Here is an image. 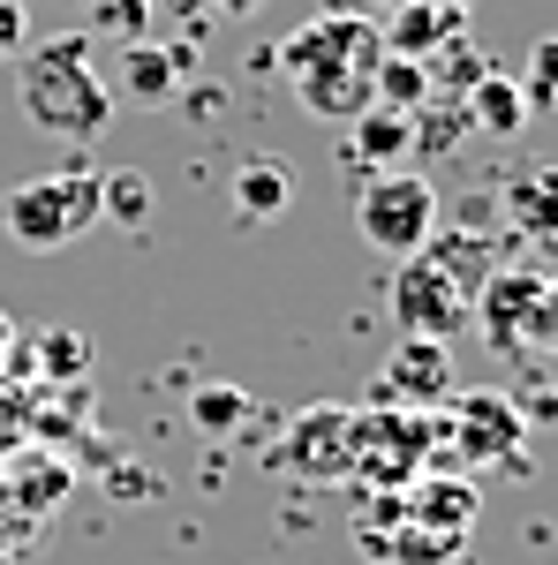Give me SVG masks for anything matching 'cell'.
Wrapping results in <instances>:
<instances>
[{"label": "cell", "mask_w": 558, "mask_h": 565, "mask_svg": "<svg viewBox=\"0 0 558 565\" xmlns=\"http://www.w3.org/2000/svg\"><path fill=\"white\" fill-rule=\"evenodd\" d=\"M378 61H386L378 23H362L347 8H325V15L302 23L295 39H280V76L295 84L302 114H317V121H355L370 106Z\"/></svg>", "instance_id": "1"}, {"label": "cell", "mask_w": 558, "mask_h": 565, "mask_svg": "<svg viewBox=\"0 0 558 565\" xmlns=\"http://www.w3.org/2000/svg\"><path fill=\"white\" fill-rule=\"evenodd\" d=\"M15 98H23V121L61 136V143H91V136H106V121H114V98H106L98 68H91L84 31L23 45L15 53Z\"/></svg>", "instance_id": "2"}, {"label": "cell", "mask_w": 558, "mask_h": 565, "mask_svg": "<svg viewBox=\"0 0 558 565\" xmlns=\"http://www.w3.org/2000/svg\"><path fill=\"white\" fill-rule=\"evenodd\" d=\"M0 226H8V242H15V249H31V257H53V249L84 242L91 226H98V167L69 159V167H53V174L8 189Z\"/></svg>", "instance_id": "3"}, {"label": "cell", "mask_w": 558, "mask_h": 565, "mask_svg": "<svg viewBox=\"0 0 558 565\" xmlns=\"http://www.w3.org/2000/svg\"><path fill=\"white\" fill-rule=\"evenodd\" d=\"M355 226H362L370 249H386V257H415L430 234H438V189H430V174H423V167H378V174H362Z\"/></svg>", "instance_id": "4"}, {"label": "cell", "mask_w": 558, "mask_h": 565, "mask_svg": "<svg viewBox=\"0 0 558 565\" xmlns=\"http://www.w3.org/2000/svg\"><path fill=\"white\" fill-rule=\"evenodd\" d=\"M468 302L475 295L430 257V249L400 257V279H392V317H400V332H415V340H453V332L468 324Z\"/></svg>", "instance_id": "5"}, {"label": "cell", "mask_w": 558, "mask_h": 565, "mask_svg": "<svg viewBox=\"0 0 558 565\" xmlns=\"http://www.w3.org/2000/svg\"><path fill=\"white\" fill-rule=\"evenodd\" d=\"M544 279H551V271H514V264H498V271L475 287L468 324L483 332L491 354H520V340H528V309H536V295H544Z\"/></svg>", "instance_id": "6"}, {"label": "cell", "mask_w": 558, "mask_h": 565, "mask_svg": "<svg viewBox=\"0 0 558 565\" xmlns=\"http://www.w3.org/2000/svg\"><path fill=\"white\" fill-rule=\"evenodd\" d=\"M453 445L468 460H520V407L506 392H453Z\"/></svg>", "instance_id": "7"}, {"label": "cell", "mask_w": 558, "mask_h": 565, "mask_svg": "<svg viewBox=\"0 0 558 565\" xmlns=\"http://www.w3.org/2000/svg\"><path fill=\"white\" fill-rule=\"evenodd\" d=\"M189 45H159V39H129L122 45V90H129L136 106H167L181 76H189Z\"/></svg>", "instance_id": "8"}, {"label": "cell", "mask_w": 558, "mask_h": 565, "mask_svg": "<svg viewBox=\"0 0 558 565\" xmlns=\"http://www.w3.org/2000/svg\"><path fill=\"white\" fill-rule=\"evenodd\" d=\"M498 212L520 234L558 242V167H514V174L498 181Z\"/></svg>", "instance_id": "9"}, {"label": "cell", "mask_w": 558, "mask_h": 565, "mask_svg": "<svg viewBox=\"0 0 558 565\" xmlns=\"http://www.w3.org/2000/svg\"><path fill=\"white\" fill-rule=\"evenodd\" d=\"M386 392H408V407H423V399H453L445 340H415V332H400V348H392V362H386Z\"/></svg>", "instance_id": "10"}, {"label": "cell", "mask_w": 558, "mask_h": 565, "mask_svg": "<svg viewBox=\"0 0 558 565\" xmlns=\"http://www.w3.org/2000/svg\"><path fill=\"white\" fill-rule=\"evenodd\" d=\"M287 204H295V167L287 159L257 151V159L234 167V212H242V226H272Z\"/></svg>", "instance_id": "11"}, {"label": "cell", "mask_w": 558, "mask_h": 565, "mask_svg": "<svg viewBox=\"0 0 558 565\" xmlns=\"http://www.w3.org/2000/svg\"><path fill=\"white\" fill-rule=\"evenodd\" d=\"M347 159H355V174L408 167V114H392V106H362V114L347 121Z\"/></svg>", "instance_id": "12"}, {"label": "cell", "mask_w": 558, "mask_h": 565, "mask_svg": "<svg viewBox=\"0 0 558 565\" xmlns=\"http://www.w3.org/2000/svg\"><path fill=\"white\" fill-rule=\"evenodd\" d=\"M453 31H468V15H453V8H438V0H400V8H392V23L378 31V39H386V53L423 61V53H438Z\"/></svg>", "instance_id": "13"}, {"label": "cell", "mask_w": 558, "mask_h": 565, "mask_svg": "<svg viewBox=\"0 0 558 565\" xmlns=\"http://www.w3.org/2000/svg\"><path fill=\"white\" fill-rule=\"evenodd\" d=\"M461 106H468V129L475 136H498V143H506V136L528 129V98H520V84H514V76H498V68H491L483 84L461 90Z\"/></svg>", "instance_id": "14"}, {"label": "cell", "mask_w": 558, "mask_h": 565, "mask_svg": "<svg viewBox=\"0 0 558 565\" xmlns=\"http://www.w3.org/2000/svg\"><path fill=\"white\" fill-rule=\"evenodd\" d=\"M415 513H423V527H438L445 543H461L475 521V490L468 482H445V476H430L423 490H415Z\"/></svg>", "instance_id": "15"}, {"label": "cell", "mask_w": 558, "mask_h": 565, "mask_svg": "<svg viewBox=\"0 0 558 565\" xmlns=\"http://www.w3.org/2000/svg\"><path fill=\"white\" fill-rule=\"evenodd\" d=\"M370 106H392V114L430 106V68H423V61H408V53H386L378 76H370Z\"/></svg>", "instance_id": "16"}, {"label": "cell", "mask_w": 558, "mask_h": 565, "mask_svg": "<svg viewBox=\"0 0 558 565\" xmlns=\"http://www.w3.org/2000/svg\"><path fill=\"white\" fill-rule=\"evenodd\" d=\"M98 218H114V226H144L151 218V181L144 174H98Z\"/></svg>", "instance_id": "17"}, {"label": "cell", "mask_w": 558, "mask_h": 565, "mask_svg": "<svg viewBox=\"0 0 558 565\" xmlns=\"http://www.w3.org/2000/svg\"><path fill=\"white\" fill-rule=\"evenodd\" d=\"M91 31L106 45H129V39H151V0H91L84 8Z\"/></svg>", "instance_id": "18"}, {"label": "cell", "mask_w": 558, "mask_h": 565, "mask_svg": "<svg viewBox=\"0 0 558 565\" xmlns=\"http://www.w3.org/2000/svg\"><path fill=\"white\" fill-rule=\"evenodd\" d=\"M39 370H45V377H84V370H91V340H84V332H69V324L39 332Z\"/></svg>", "instance_id": "19"}, {"label": "cell", "mask_w": 558, "mask_h": 565, "mask_svg": "<svg viewBox=\"0 0 558 565\" xmlns=\"http://www.w3.org/2000/svg\"><path fill=\"white\" fill-rule=\"evenodd\" d=\"M520 98H528V114H558V39L528 45V76H520Z\"/></svg>", "instance_id": "20"}, {"label": "cell", "mask_w": 558, "mask_h": 565, "mask_svg": "<svg viewBox=\"0 0 558 565\" xmlns=\"http://www.w3.org/2000/svg\"><path fill=\"white\" fill-rule=\"evenodd\" d=\"M242 407H250V399H242L234 385H204L197 399H189V423L219 437V430H234V423H242Z\"/></svg>", "instance_id": "21"}, {"label": "cell", "mask_w": 558, "mask_h": 565, "mask_svg": "<svg viewBox=\"0 0 558 565\" xmlns=\"http://www.w3.org/2000/svg\"><path fill=\"white\" fill-rule=\"evenodd\" d=\"M528 348L558 354V279H544V295H536V309H528V340H520V354Z\"/></svg>", "instance_id": "22"}, {"label": "cell", "mask_w": 558, "mask_h": 565, "mask_svg": "<svg viewBox=\"0 0 558 565\" xmlns=\"http://www.w3.org/2000/svg\"><path fill=\"white\" fill-rule=\"evenodd\" d=\"M23 468H31V476H15V498L31 490V505H53V498L69 490V468H61V460H23Z\"/></svg>", "instance_id": "23"}, {"label": "cell", "mask_w": 558, "mask_h": 565, "mask_svg": "<svg viewBox=\"0 0 558 565\" xmlns=\"http://www.w3.org/2000/svg\"><path fill=\"white\" fill-rule=\"evenodd\" d=\"M31 45V15H23V0H0V61H15Z\"/></svg>", "instance_id": "24"}, {"label": "cell", "mask_w": 558, "mask_h": 565, "mask_svg": "<svg viewBox=\"0 0 558 565\" xmlns=\"http://www.w3.org/2000/svg\"><path fill=\"white\" fill-rule=\"evenodd\" d=\"M204 8H219V15H257L264 0H204Z\"/></svg>", "instance_id": "25"}, {"label": "cell", "mask_w": 558, "mask_h": 565, "mask_svg": "<svg viewBox=\"0 0 558 565\" xmlns=\"http://www.w3.org/2000/svg\"><path fill=\"white\" fill-rule=\"evenodd\" d=\"M15 348V324H8V309H0V354Z\"/></svg>", "instance_id": "26"}, {"label": "cell", "mask_w": 558, "mask_h": 565, "mask_svg": "<svg viewBox=\"0 0 558 565\" xmlns=\"http://www.w3.org/2000/svg\"><path fill=\"white\" fill-rule=\"evenodd\" d=\"M438 8H453V15H468V8H475V0H438Z\"/></svg>", "instance_id": "27"}, {"label": "cell", "mask_w": 558, "mask_h": 565, "mask_svg": "<svg viewBox=\"0 0 558 565\" xmlns=\"http://www.w3.org/2000/svg\"><path fill=\"white\" fill-rule=\"evenodd\" d=\"M173 8H181V15H197V8H204V0H173Z\"/></svg>", "instance_id": "28"}, {"label": "cell", "mask_w": 558, "mask_h": 565, "mask_svg": "<svg viewBox=\"0 0 558 565\" xmlns=\"http://www.w3.org/2000/svg\"><path fill=\"white\" fill-rule=\"evenodd\" d=\"M386 8H400V0H386Z\"/></svg>", "instance_id": "29"}, {"label": "cell", "mask_w": 558, "mask_h": 565, "mask_svg": "<svg viewBox=\"0 0 558 565\" xmlns=\"http://www.w3.org/2000/svg\"><path fill=\"white\" fill-rule=\"evenodd\" d=\"M551 407H558V399H551Z\"/></svg>", "instance_id": "30"}, {"label": "cell", "mask_w": 558, "mask_h": 565, "mask_svg": "<svg viewBox=\"0 0 558 565\" xmlns=\"http://www.w3.org/2000/svg\"><path fill=\"white\" fill-rule=\"evenodd\" d=\"M0 565H8V558H0Z\"/></svg>", "instance_id": "31"}]
</instances>
